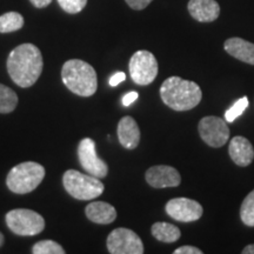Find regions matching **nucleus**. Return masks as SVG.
<instances>
[{
	"label": "nucleus",
	"mask_w": 254,
	"mask_h": 254,
	"mask_svg": "<svg viewBox=\"0 0 254 254\" xmlns=\"http://www.w3.org/2000/svg\"><path fill=\"white\" fill-rule=\"evenodd\" d=\"M43 55L33 44H21L8 55V74L19 87L27 88L36 84L43 72Z\"/></svg>",
	"instance_id": "nucleus-1"
},
{
	"label": "nucleus",
	"mask_w": 254,
	"mask_h": 254,
	"mask_svg": "<svg viewBox=\"0 0 254 254\" xmlns=\"http://www.w3.org/2000/svg\"><path fill=\"white\" fill-rule=\"evenodd\" d=\"M161 100L174 111H190L201 101L202 92L196 82L180 77H170L160 87Z\"/></svg>",
	"instance_id": "nucleus-2"
},
{
	"label": "nucleus",
	"mask_w": 254,
	"mask_h": 254,
	"mask_svg": "<svg viewBox=\"0 0 254 254\" xmlns=\"http://www.w3.org/2000/svg\"><path fill=\"white\" fill-rule=\"evenodd\" d=\"M62 79L64 85L79 97H91L97 92V72L84 60H67L63 66Z\"/></svg>",
	"instance_id": "nucleus-3"
},
{
	"label": "nucleus",
	"mask_w": 254,
	"mask_h": 254,
	"mask_svg": "<svg viewBox=\"0 0 254 254\" xmlns=\"http://www.w3.org/2000/svg\"><path fill=\"white\" fill-rule=\"evenodd\" d=\"M45 177V168L43 165L26 161L15 165L6 178V185L11 192L17 194H26L34 190Z\"/></svg>",
	"instance_id": "nucleus-4"
},
{
	"label": "nucleus",
	"mask_w": 254,
	"mask_h": 254,
	"mask_svg": "<svg viewBox=\"0 0 254 254\" xmlns=\"http://www.w3.org/2000/svg\"><path fill=\"white\" fill-rule=\"evenodd\" d=\"M63 184L68 194L78 200H93L103 194L105 190L99 178L77 170L66 171L63 176Z\"/></svg>",
	"instance_id": "nucleus-5"
},
{
	"label": "nucleus",
	"mask_w": 254,
	"mask_h": 254,
	"mask_svg": "<svg viewBox=\"0 0 254 254\" xmlns=\"http://www.w3.org/2000/svg\"><path fill=\"white\" fill-rule=\"evenodd\" d=\"M6 225L14 234L33 237L45 228V220L39 213L27 208L12 209L6 214Z\"/></svg>",
	"instance_id": "nucleus-6"
},
{
	"label": "nucleus",
	"mask_w": 254,
	"mask_h": 254,
	"mask_svg": "<svg viewBox=\"0 0 254 254\" xmlns=\"http://www.w3.org/2000/svg\"><path fill=\"white\" fill-rule=\"evenodd\" d=\"M129 74L136 85L146 86L155 80L158 75V62L150 51H136L129 59Z\"/></svg>",
	"instance_id": "nucleus-7"
},
{
	"label": "nucleus",
	"mask_w": 254,
	"mask_h": 254,
	"mask_svg": "<svg viewBox=\"0 0 254 254\" xmlns=\"http://www.w3.org/2000/svg\"><path fill=\"white\" fill-rule=\"evenodd\" d=\"M107 250L111 254H142L144 244L140 237L128 228L119 227L107 237Z\"/></svg>",
	"instance_id": "nucleus-8"
},
{
	"label": "nucleus",
	"mask_w": 254,
	"mask_h": 254,
	"mask_svg": "<svg viewBox=\"0 0 254 254\" xmlns=\"http://www.w3.org/2000/svg\"><path fill=\"white\" fill-rule=\"evenodd\" d=\"M198 131L205 144L214 148L222 147L230 138V128L226 122L219 117H204L199 122Z\"/></svg>",
	"instance_id": "nucleus-9"
},
{
	"label": "nucleus",
	"mask_w": 254,
	"mask_h": 254,
	"mask_svg": "<svg viewBox=\"0 0 254 254\" xmlns=\"http://www.w3.org/2000/svg\"><path fill=\"white\" fill-rule=\"evenodd\" d=\"M78 159L80 166L91 176L103 179L109 174V166L103 159L98 157L93 139L84 138L79 142Z\"/></svg>",
	"instance_id": "nucleus-10"
},
{
	"label": "nucleus",
	"mask_w": 254,
	"mask_h": 254,
	"mask_svg": "<svg viewBox=\"0 0 254 254\" xmlns=\"http://www.w3.org/2000/svg\"><path fill=\"white\" fill-rule=\"evenodd\" d=\"M166 213L177 221L192 222L199 220L204 213V208L195 200L189 198H174L166 204Z\"/></svg>",
	"instance_id": "nucleus-11"
},
{
	"label": "nucleus",
	"mask_w": 254,
	"mask_h": 254,
	"mask_svg": "<svg viewBox=\"0 0 254 254\" xmlns=\"http://www.w3.org/2000/svg\"><path fill=\"white\" fill-rule=\"evenodd\" d=\"M145 179L147 184L154 189H166V187H177L182 183L178 170L167 166V165H157L146 171Z\"/></svg>",
	"instance_id": "nucleus-12"
},
{
	"label": "nucleus",
	"mask_w": 254,
	"mask_h": 254,
	"mask_svg": "<svg viewBox=\"0 0 254 254\" xmlns=\"http://www.w3.org/2000/svg\"><path fill=\"white\" fill-rule=\"evenodd\" d=\"M187 9L199 23H212L220 14V6L215 0H190Z\"/></svg>",
	"instance_id": "nucleus-13"
},
{
	"label": "nucleus",
	"mask_w": 254,
	"mask_h": 254,
	"mask_svg": "<svg viewBox=\"0 0 254 254\" xmlns=\"http://www.w3.org/2000/svg\"><path fill=\"white\" fill-rule=\"evenodd\" d=\"M228 153L232 161L240 167L249 166L254 160V148L245 136H234L228 146Z\"/></svg>",
	"instance_id": "nucleus-14"
},
{
	"label": "nucleus",
	"mask_w": 254,
	"mask_h": 254,
	"mask_svg": "<svg viewBox=\"0 0 254 254\" xmlns=\"http://www.w3.org/2000/svg\"><path fill=\"white\" fill-rule=\"evenodd\" d=\"M118 139L120 145L127 150H134L140 142V129L132 117L126 116L118 124Z\"/></svg>",
	"instance_id": "nucleus-15"
},
{
	"label": "nucleus",
	"mask_w": 254,
	"mask_h": 254,
	"mask_svg": "<svg viewBox=\"0 0 254 254\" xmlns=\"http://www.w3.org/2000/svg\"><path fill=\"white\" fill-rule=\"evenodd\" d=\"M224 49L228 55L240 62L254 65V44L241 38H230L225 41Z\"/></svg>",
	"instance_id": "nucleus-16"
},
{
	"label": "nucleus",
	"mask_w": 254,
	"mask_h": 254,
	"mask_svg": "<svg viewBox=\"0 0 254 254\" xmlns=\"http://www.w3.org/2000/svg\"><path fill=\"white\" fill-rule=\"evenodd\" d=\"M85 214L92 222L109 225L117 219V211L112 205L105 201H93L85 208Z\"/></svg>",
	"instance_id": "nucleus-17"
},
{
	"label": "nucleus",
	"mask_w": 254,
	"mask_h": 254,
	"mask_svg": "<svg viewBox=\"0 0 254 254\" xmlns=\"http://www.w3.org/2000/svg\"><path fill=\"white\" fill-rule=\"evenodd\" d=\"M151 233L157 240L167 244L176 243L182 237V232H180V230L176 225L163 221L155 222V224L152 225Z\"/></svg>",
	"instance_id": "nucleus-18"
},
{
	"label": "nucleus",
	"mask_w": 254,
	"mask_h": 254,
	"mask_svg": "<svg viewBox=\"0 0 254 254\" xmlns=\"http://www.w3.org/2000/svg\"><path fill=\"white\" fill-rule=\"evenodd\" d=\"M24 17L18 12H7L0 15V33H12L24 26Z\"/></svg>",
	"instance_id": "nucleus-19"
},
{
	"label": "nucleus",
	"mask_w": 254,
	"mask_h": 254,
	"mask_svg": "<svg viewBox=\"0 0 254 254\" xmlns=\"http://www.w3.org/2000/svg\"><path fill=\"white\" fill-rule=\"evenodd\" d=\"M18 101V95L12 88L0 84V113L7 114L13 112Z\"/></svg>",
	"instance_id": "nucleus-20"
},
{
	"label": "nucleus",
	"mask_w": 254,
	"mask_h": 254,
	"mask_svg": "<svg viewBox=\"0 0 254 254\" xmlns=\"http://www.w3.org/2000/svg\"><path fill=\"white\" fill-rule=\"evenodd\" d=\"M241 221L249 227H254V190L244 199L240 207Z\"/></svg>",
	"instance_id": "nucleus-21"
},
{
	"label": "nucleus",
	"mask_w": 254,
	"mask_h": 254,
	"mask_svg": "<svg viewBox=\"0 0 254 254\" xmlns=\"http://www.w3.org/2000/svg\"><path fill=\"white\" fill-rule=\"evenodd\" d=\"M33 254H64L65 250L53 240H41L32 247Z\"/></svg>",
	"instance_id": "nucleus-22"
},
{
	"label": "nucleus",
	"mask_w": 254,
	"mask_h": 254,
	"mask_svg": "<svg viewBox=\"0 0 254 254\" xmlns=\"http://www.w3.org/2000/svg\"><path fill=\"white\" fill-rule=\"evenodd\" d=\"M247 107H249V98L243 97L237 101L236 104L232 105V107L225 112V118L227 123H233L238 117H240L244 113Z\"/></svg>",
	"instance_id": "nucleus-23"
},
{
	"label": "nucleus",
	"mask_w": 254,
	"mask_h": 254,
	"mask_svg": "<svg viewBox=\"0 0 254 254\" xmlns=\"http://www.w3.org/2000/svg\"><path fill=\"white\" fill-rule=\"evenodd\" d=\"M58 4L66 13L77 14L85 8L87 0H58Z\"/></svg>",
	"instance_id": "nucleus-24"
},
{
	"label": "nucleus",
	"mask_w": 254,
	"mask_h": 254,
	"mask_svg": "<svg viewBox=\"0 0 254 254\" xmlns=\"http://www.w3.org/2000/svg\"><path fill=\"white\" fill-rule=\"evenodd\" d=\"M126 4L129 6L132 9H135V11H141L147 7L148 5L151 4L153 0H125Z\"/></svg>",
	"instance_id": "nucleus-25"
},
{
	"label": "nucleus",
	"mask_w": 254,
	"mask_h": 254,
	"mask_svg": "<svg viewBox=\"0 0 254 254\" xmlns=\"http://www.w3.org/2000/svg\"><path fill=\"white\" fill-rule=\"evenodd\" d=\"M173 254H202V251L194 246H182L173 251Z\"/></svg>",
	"instance_id": "nucleus-26"
},
{
	"label": "nucleus",
	"mask_w": 254,
	"mask_h": 254,
	"mask_svg": "<svg viewBox=\"0 0 254 254\" xmlns=\"http://www.w3.org/2000/svg\"><path fill=\"white\" fill-rule=\"evenodd\" d=\"M138 97H139V94L136 93V92H128V93H126L123 97V105L125 107L131 106V105L134 103L136 99H138Z\"/></svg>",
	"instance_id": "nucleus-27"
},
{
	"label": "nucleus",
	"mask_w": 254,
	"mask_h": 254,
	"mask_svg": "<svg viewBox=\"0 0 254 254\" xmlns=\"http://www.w3.org/2000/svg\"><path fill=\"white\" fill-rule=\"evenodd\" d=\"M126 79V74L124 72H117L116 74L112 75L110 79V85L111 86L116 87L118 86L120 82H123Z\"/></svg>",
	"instance_id": "nucleus-28"
},
{
	"label": "nucleus",
	"mask_w": 254,
	"mask_h": 254,
	"mask_svg": "<svg viewBox=\"0 0 254 254\" xmlns=\"http://www.w3.org/2000/svg\"><path fill=\"white\" fill-rule=\"evenodd\" d=\"M32 2V5L34 6V7L37 8H44V7H47L51 2H52V0H30Z\"/></svg>",
	"instance_id": "nucleus-29"
},
{
	"label": "nucleus",
	"mask_w": 254,
	"mask_h": 254,
	"mask_svg": "<svg viewBox=\"0 0 254 254\" xmlns=\"http://www.w3.org/2000/svg\"><path fill=\"white\" fill-rule=\"evenodd\" d=\"M243 254H254V244H251V245H247L245 249L241 251Z\"/></svg>",
	"instance_id": "nucleus-30"
},
{
	"label": "nucleus",
	"mask_w": 254,
	"mask_h": 254,
	"mask_svg": "<svg viewBox=\"0 0 254 254\" xmlns=\"http://www.w3.org/2000/svg\"><path fill=\"white\" fill-rule=\"evenodd\" d=\"M4 241H5V238H4V236H2L1 232H0V247L4 245Z\"/></svg>",
	"instance_id": "nucleus-31"
}]
</instances>
